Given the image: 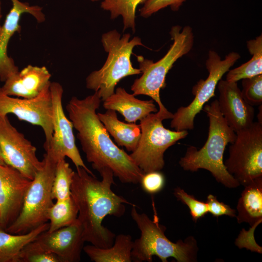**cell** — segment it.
Listing matches in <instances>:
<instances>
[{"instance_id": "cell-37", "label": "cell", "mask_w": 262, "mask_h": 262, "mask_svg": "<svg viewBox=\"0 0 262 262\" xmlns=\"http://www.w3.org/2000/svg\"><path fill=\"white\" fill-rule=\"evenodd\" d=\"M91 0L92 1H98L99 0Z\"/></svg>"}, {"instance_id": "cell-14", "label": "cell", "mask_w": 262, "mask_h": 262, "mask_svg": "<svg viewBox=\"0 0 262 262\" xmlns=\"http://www.w3.org/2000/svg\"><path fill=\"white\" fill-rule=\"evenodd\" d=\"M31 182L12 166L0 164V228L5 230L18 217Z\"/></svg>"}, {"instance_id": "cell-29", "label": "cell", "mask_w": 262, "mask_h": 262, "mask_svg": "<svg viewBox=\"0 0 262 262\" xmlns=\"http://www.w3.org/2000/svg\"><path fill=\"white\" fill-rule=\"evenodd\" d=\"M173 194L179 201L188 206L194 222L196 223L198 220L208 213L206 202L197 200L194 196L188 194L182 188L180 187L175 188Z\"/></svg>"}, {"instance_id": "cell-31", "label": "cell", "mask_w": 262, "mask_h": 262, "mask_svg": "<svg viewBox=\"0 0 262 262\" xmlns=\"http://www.w3.org/2000/svg\"><path fill=\"white\" fill-rule=\"evenodd\" d=\"M186 0H147L139 11L140 16L147 18L152 14L166 7L170 6L171 10L178 11Z\"/></svg>"}, {"instance_id": "cell-2", "label": "cell", "mask_w": 262, "mask_h": 262, "mask_svg": "<svg viewBox=\"0 0 262 262\" xmlns=\"http://www.w3.org/2000/svg\"><path fill=\"white\" fill-rule=\"evenodd\" d=\"M101 180L80 167L75 171L71 186V196L78 209V220L83 229L85 242L96 247L111 246L115 234L103 226L107 215L120 217L124 215L125 204L135 206L112 190L115 184L114 174L107 167L98 172Z\"/></svg>"}, {"instance_id": "cell-7", "label": "cell", "mask_w": 262, "mask_h": 262, "mask_svg": "<svg viewBox=\"0 0 262 262\" xmlns=\"http://www.w3.org/2000/svg\"><path fill=\"white\" fill-rule=\"evenodd\" d=\"M43 157V166L32 180L18 217L5 229L8 232L27 233L48 222L47 212L54 203L51 188L58 161L47 152Z\"/></svg>"}, {"instance_id": "cell-4", "label": "cell", "mask_w": 262, "mask_h": 262, "mask_svg": "<svg viewBox=\"0 0 262 262\" xmlns=\"http://www.w3.org/2000/svg\"><path fill=\"white\" fill-rule=\"evenodd\" d=\"M151 219L144 213H139L132 206L131 215L141 232L140 238L133 241L131 260L134 262H152L153 257L162 262L173 258L178 262L197 261L198 247L196 238L189 236L184 240L172 242L165 235L166 228L159 223L155 210Z\"/></svg>"}, {"instance_id": "cell-9", "label": "cell", "mask_w": 262, "mask_h": 262, "mask_svg": "<svg viewBox=\"0 0 262 262\" xmlns=\"http://www.w3.org/2000/svg\"><path fill=\"white\" fill-rule=\"evenodd\" d=\"M239 53L231 52L224 59L213 50H210L205 66L209 75L205 80L201 79L192 88L194 98L187 106L179 107L170 122V127L175 131L193 130L196 116L213 97L219 81L234 64L240 58Z\"/></svg>"}, {"instance_id": "cell-35", "label": "cell", "mask_w": 262, "mask_h": 262, "mask_svg": "<svg viewBox=\"0 0 262 262\" xmlns=\"http://www.w3.org/2000/svg\"><path fill=\"white\" fill-rule=\"evenodd\" d=\"M0 164H6L4 161V159H3V156H2V155L1 154L0 150Z\"/></svg>"}, {"instance_id": "cell-24", "label": "cell", "mask_w": 262, "mask_h": 262, "mask_svg": "<svg viewBox=\"0 0 262 262\" xmlns=\"http://www.w3.org/2000/svg\"><path fill=\"white\" fill-rule=\"evenodd\" d=\"M247 48L252 55L251 59L240 66L229 70L226 80L237 82L240 80L262 74V35L247 41Z\"/></svg>"}, {"instance_id": "cell-23", "label": "cell", "mask_w": 262, "mask_h": 262, "mask_svg": "<svg viewBox=\"0 0 262 262\" xmlns=\"http://www.w3.org/2000/svg\"><path fill=\"white\" fill-rule=\"evenodd\" d=\"M48 222L28 233L12 234L0 228V262H16L19 252L42 232L48 230Z\"/></svg>"}, {"instance_id": "cell-1", "label": "cell", "mask_w": 262, "mask_h": 262, "mask_svg": "<svg viewBox=\"0 0 262 262\" xmlns=\"http://www.w3.org/2000/svg\"><path fill=\"white\" fill-rule=\"evenodd\" d=\"M101 101L95 92L82 99L72 97L66 107L86 160L98 172L105 167L110 169L122 183H140L144 173L130 154L113 142L98 117L96 111Z\"/></svg>"}, {"instance_id": "cell-27", "label": "cell", "mask_w": 262, "mask_h": 262, "mask_svg": "<svg viewBox=\"0 0 262 262\" xmlns=\"http://www.w3.org/2000/svg\"><path fill=\"white\" fill-rule=\"evenodd\" d=\"M74 172L65 158L57 161L51 188L53 200H62L71 196L70 188Z\"/></svg>"}, {"instance_id": "cell-13", "label": "cell", "mask_w": 262, "mask_h": 262, "mask_svg": "<svg viewBox=\"0 0 262 262\" xmlns=\"http://www.w3.org/2000/svg\"><path fill=\"white\" fill-rule=\"evenodd\" d=\"M53 133L49 148L46 151L58 161L61 158H69L76 169L84 168L90 174L95 176L84 164L76 145L73 133V126L66 116L62 105L64 90L57 82H50Z\"/></svg>"}, {"instance_id": "cell-3", "label": "cell", "mask_w": 262, "mask_h": 262, "mask_svg": "<svg viewBox=\"0 0 262 262\" xmlns=\"http://www.w3.org/2000/svg\"><path fill=\"white\" fill-rule=\"evenodd\" d=\"M203 109L209 118L207 139L200 149L192 146L187 147L179 164L185 171L207 170L217 182L225 187L237 188L240 185L227 171L223 161L226 147L228 144L234 141L236 132L228 125L221 114L217 99L210 104H205Z\"/></svg>"}, {"instance_id": "cell-33", "label": "cell", "mask_w": 262, "mask_h": 262, "mask_svg": "<svg viewBox=\"0 0 262 262\" xmlns=\"http://www.w3.org/2000/svg\"><path fill=\"white\" fill-rule=\"evenodd\" d=\"M206 202L207 204L208 213L214 217L227 215L233 218L236 216L235 210L232 209L229 205L219 201L215 196L212 194H209L207 196Z\"/></svg>"}, {"instance_id": "cell-15", "label": "cell", "mask_w": 262, "mask_h": 262, "mask_svg": "<svg viewBox=\"0 0 262 262\" xmlns=\"http://www.w3.org/2000/svg\"><path fill=\"white\" fill-rule=\"evenodd\" d=\"M43 249L55 255L60 262H79L85 242L79 221L53 231L40 233L33 241Z\"/></svg>"}, {"instance_id": "cell-26", "label": "cell", "mask_w": 262, "mask_h": 262, "mask_svg": "<svg viewBox=\"0 0 262 262\" xmlns=\"http://www.w3.org/2000/svg\"><path fill=\"white\" fill-rule=\"evenodd\" d=\"M147 0H103L100 7L110 12V17L115 19L119 16L123 18V30L131 28L135 31V12L137 5Z\"/></svg>"}, {"instance_id": "cell-16", "label": "cell", "mask_w": 262, "mask_h": 262, "mask_svg": "<svg viewBox=\"0 0 262 262\" xmlns=\"http://www.w3.org/2000/svg\"><path fill=\"white\" fill-rule=\"evenodd\" d=\"M11 1L12 7L3 24L0 25V81L3 82L19 71L14 60L7 54V47L12 36L16 32L20 33L21 31L19 20L22 15L29 14L39 23L45 20V16L41 7L31 5L28 2L19 0Z\"/></svg>"}, {"instance_id": "cell-21", "label": "cell", "mask_w": 262, "mask_h": 262, "mask_svg": "<svg viewBox=\"0 0 262 262\" xmlns=\"http://www.w3.org/2000/svg\"><path fill=\"white\" fill-rule=\"evenodd\" d=\"M98 117L109 134L119 146L124 147L128 151H133L141 136V128L135 123L120 121L116 111L108 109L104 113H98Z\"/></svg>"}, {"instance_id": "cell-19", "label": "cell", "mask_w": 262, "mask_h": 262, "mask_svg": "<svg viewBox=\"0 0 262 262\" xmlns=\"http://www.w3.org/2000/svg\"><path fill=\"white\" fill-rule=\"evenodd\" d=\"M135 96L119 87L103 101V106L106 110L119 112L129 123H135L150 114L158 112L153 100H140Z\"/></svg>"}, {"instance_id": "cell-32", "label": "cell", "mask_w": 262, "mask_h": 262, "mask_svg": "<svg viewBox=\"0 0 262 262\" xmlns=\"http://www.w3.org/2000/svg\"><path fill=\"white\" fill-rule=\"evenodd\" d=\"M165 177L160 171L144 173L140 182L143 190L150 195L161 191L165 185Z\"/></svg>"}, {"instance_id": "cell-12", "label": "cell", "mask_w": 262, "mask_h": 262, "mask_svg": "<svg viewBox=\"0 0 262 262\" xmlns=\"http://www.w3.org/2000/svg\"><path fill=\"white\" fill-rule=\"evenodd\" d=\"M0 150L6 164L31 180L43 166L35 147L11 124L7 115L0 116Z\"/></svg>"}, {"instance_id": "cell-36", "label": "cell", "mask_w": 262, "mask_h": 262, "mask_svg": "<svg viewBox=\"0 0 262 262\" xmlns=\"http://www.w3.org/2000/svg\"><path fill=\"white\" fill-rule=\"evenodd\" d=\"M1 17H2V15H1V1H0V19H1Z\"/></svg>"}, {"instance_id": "cell-25", "label": "cell", "mask_w": 262, "mask_h": 262, "mask_svg": "<svg viewBox=\"0 0 262 262\" xmlns=\"http://www.w3.org/2000/svg\"><path fill=\"white\" fill-rule=\"evenodd\" d=\"M78 215V209L71 196L56 201L47 212V218L49 221L47 230L51 232L69 226L77 221Z\"/></svg>"}, {"instance_id": "cell-18", "label": "cell", "mask_w": 262, "mask_h": 262, "mask_svg": "<svg viewBox=\"0 0 262 262\" xmlns=\"http://www.w3.org/2000/svg\"><path fill=\"white\" fill-rule=\"evenodd\" d=\"M51 75L46 66L28 65L10 76L1 87L10 96L33 98L50 83Z\"/></svg>"}, {"instance_id": "cell-11", "label": "cell", "mask_w": 262, "mask_h": 262, "mask_svg": "<svg viewBox=\"0 0 262 262\" xmlns=\"http://www.w3.org/2000/svg\"><path fill=\"white\" fill-rule=\"evenodd\" d=\"M50 84L39 95L32 98H14L5 94L0 87V116L12 114L20 120L41 127L45 137V151L50 146L53 133Z\"/></svg>"}, {"instance_id": "cell-6", "label": "cell", "mask_w": 262, "mask_h": 262, "mask_svg": "<svg viewBox=\"0 0 262 262\" xmlns=\"http://www.w3.org/2000/svg\"><path fill=\"white\" fill-rule=\"evenodd\" d=\"M130 38V33L121 36L116 30L101 36L104 49L108 53L106 61L100 69L92 72L86 79L87 88L97 92L101 101L114 93L121 79L141 74L139 68L133 67L131 57L135 46L144 45L140 37L135 36L131 40Z\"/></svg>"}, {"instance_id": "cell-30", "label": "cell", "mask_w": 262, "mask_h": 262, "mask_svg": "<svg viewBox=\"0 0 262 262\" xmlns=\"http://www.w3.org/2000/svg\"><path fill=\"white\" fill-rule=\"evenodd\" d=\"M241 93L245 99L251 105L262 103V74L242 80Z\"/></svg>"}, {"instance_id": "cell-8", "label": "cell", "mask_w": 262, "mask_h": 262, "mask_svg": "<svg viewBox=\"0 0 262 262\" xmlns=\"http://www.w3.org/2000/svg\"><path fill=\"white\" fill-rule=\"evenodd\" d=\"M165 119L167 117L157 112L140 120L141 136L135 149L130 156L144 173L161 171L165 164V151L188 134L187 130L166 129L163 124Z\"/></svg>"}, {"instance_id": "cell-5", "label": "cell", "mask_w": 262, "mask_h": 262, "mask_svg": "<svg viewBox=\"0 0 262 262\" xmlns=\"http://www.w3.org/2000/svg\"><path fill=\"white\" fill-rule=\"evenodd\" d=\"M173 43L166 54L156 62L137 56L139 69L142 74L135 79L131 86L134 96L143 95L150 97L158 105L159 113L172 119L173 114L165 107L161 101L160 92L166 86L167 74L174 64L180 58L188 53L194 42L192 29L185 26L182 29L180 25L173 26L170 31Z\"/></svg>"}, {"instance_id": "cell-22", "label": "cell", "mask_w": 262, "mask_h": 262, "mask_svg": "<svg viewBox=\"0 0 262 262\" xmlns=\"http://www.w3.org/2000/svg\"><path fill=\"white\" fill-rule=\"evenodd\" d=\"M133 241L129 234L115 236L113 245L106 248L92 245L84 246L83 250L90 259L95 262H131Z\"/></svg>"}, {"instance_id": "cell-10", "label": "cell", "mask_w": 262, "mask_h": 262, "mask_svg": "<svg viewBox=\"0 0 262 262\" xmlns=\"http://www.w3.org/2000/svg\"><path fill=\"white\" fill-rule=\"evenodd\" d=\"M224 163L227 171L240 185H247L262 177V124L253 122L236 132Z\"/></svg>"}, {"instance_id": "cell-28", "label": "cell", "mask_w": 262, "mask_h": 262, "mask_svg": "<svg viewBox=\"0 0 262 262\" xmlns=\"http://www.w3.org/2000/svg\"><path fill=\"white\" fill-rule=\"evenodd\" d=\"M16 262H60L54 254L40 247L34 241L25 246L19 252Z\"/></svg>"}, {"instance_id": "cell-20", "label": "cell", "mask_w": 262, "mask_h": 262, "mask_svg": "<svg viewBox=\"0 0 262 262\" xmlns=\"http://www.w3.org/2000/svg\"><path fill=\"white\" fill-rule=\"evenodd\" d=\"M236 206V220L252 227L262 222V177L246 185Z\"/></svg>"}, {"instance_id": "cell-17", "label": "cell", "mask_w": 262, "mask_h": 262, "mask_svg": "<svg viewBox=\"0 0 262 262\" xmlns=\"http://www.w3.org/2000/svg\"><path fill=\"white\" fill-rule=\"evenodd\" d=\"M217 87L219 109L228 125L235 132L250 126L254 109L243 98L237 82L220 80Z\"/></svg>"}, {"instance_id": "cell-34", "label": "cell", "mask_w": 262, "mask_h": 262, "mask_svg": "<svg viewBox=\"0 0 262 262\" xmlns=\"http://www.w3.org/2000/svg\"><path fill=\"white\" fill-rule=\"evenodd\" d=\"M262 104L260 105L259 107V113L258 114V122L262 124Z\"/></svg>"}]
</instances>
